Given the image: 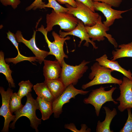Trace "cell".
Segmentation results:
<instances>
[{"instance_id":"1","label":"cell","mask_w":132,"mask_h":132,"mask_svg":"<svg viewBox=\"0 0 132 132\" xmlns=\"http://www.w3.org/2000/svg\"><path fill=\"white\" fill-rule=\"evenodd\" d=\"M91 72L88 78L91 80L83 85L81 87L83 89L93 86L107 84H121L122 80L113 77L111 73L113 71L104 66L100 65L98 62L94 63L90 67Z\"/></svg>"},{"instance_id":"2","label":"cell","mask_w":132,"mask_h":132,"mask_svg":"<svg viewBox=\"0 0 132 132\" xmlns=\"http://www.w3.org/2000/svg\"><path fill=\"white\" fill-rule=\"evenodd\" d=\"M46 20L45 29L48 32L52 30L56 25H59L61 29L67 32H70L76 27L78 21V19L67 12L56 13L53 9L50 14H46Z\"/></svg>"},{"instance_id":"3","label":"cell","mask_w":132,"mask_h":132,"mask_svg":"<svg viewBox=\"0 0 132 132\" xmlns=\"http://www.w3.org/2000/svg\"><path fill=\"white\" fill-rule=\"evenodd\" d=\"M27 100L24 105L20 110L14 112L15 119L10 125L12 129L15 128V125L17 120L22 116L27 117L30 121V126L35 130L36 132H38V128L41 123V119H39L36 114V111L39 109L38 103L36 99L32 97L30 92L26 96Z\"/></svg>"},{"instance_id":"4","label":"cell","mask_w":132,"mask_h":132,"mask_svg":"<svg viewBox=\"0 0 132 132\" xmlns=\"http://www.w3.org/2000/svg\"><path fill=\"white\" fill-rule=\"evenodd\" d=\"M90 62L84 60L79 65L74 66L67 64L65 61L63 62L59 78L66 87L70 84L74 86L77 84L88 69L87 65Z\"/></svg>"},{"instance_id":"5","label":"cell","mask_w":132,"mask_h":132,"mask_svg":"<svg viewBox=\"0 0 132 132\" xmlns=\"http://www.w3.org/2000/svg\"><path fill=\"white\" fill-rule=\"evenodd\" d=\"M36 31L40 32L44 35L50 50L49 55H52L55 56L56 59L59 61L62 66V64L64 61V58H68V56L65 54L64 51L63 46L64 43L66 40L70 39V37L68 36L65 38H61L59 35L55 31H53L52 33V35L54 41L51 42L48 38L47 33L48 32L43 25H42L40 27L38 28Z\"/></svg>"},{"instance_id":"6","label":"cell","mask_w":132,"mask_h":132,"mask_svg":"<svg viewBox=\"0 0 132 132\" xmlns=\"http://www.w3.org/2000/svg\"><path fill=\"white\" fill-rule=\"evenodd\" d=\"M116 87H112L108 91L105 90V88L101 86L99 88L93 90L88 96L84 98L83 102L85 104H90L95 108L96 115L98 116L102 105L107 102L112 101L115 104H118L113 99L112 95Z\"/></svg>"},{"instance_id":"7","label":"cell","mask_w":132,"mask_h":132,"mask_svg":"<svg viewBox=\"0 0 132 132\" xmlns=\"http://www.w3.org/2000/svg\"><path fill=\"white\" fill-rule=\"evenodd\" d=\"M75 1L76 7L68 4H65L68 9L67 12L82 21L85 26H91L95 25L99 16V14L93 12L83 3L77 0Z\"/></svg>"},{"instance_id":"8","label":"cell","mask_w":132,"mask_h":132,"mask_svg":"<svg viewBox=\"0 0 132 132\" xmlns=\"http://www.w3.org/2000/svg\"><path fill=\"white\" fill-rule=\"evenodd\" d=\"M89 91H85L75 88L70 84L66 88L62 94L52 102L53 113L55 118L59 117L63 111L62 108L65 104L69 102L71 99L74 98L77 95H85Z\"/></svg>"},{"instance_id":"9","label":"cell","mask_w":132,"mask_h":132,"mask_svg":"<svg viewBox=\"0 0 132 132\" xmlns=\"http://www.w3.org/2000/svg\"><path fill=\"white\" fill-rule=\"evenodd\" d=\"M87 31L89 38H91L93 41H97L98 42L104 40L106 37L108 41L117 48L118 44L115 40L112 37L111 35L107 34L109 27L106 26L102 22V17L99 15L96 24L92 26H85Z\"/></svg>"},{"instance_id":"10","label":"cell","mask_w":132,"mask_h":132,"mask_svg":"<svg viewBox=\"0 0 132 132\" xmlns=\"http://www.w3.org/2000/svg\"><path fill=\"white\" fill-rule=\"evenodd\" d=\"M0 93L2 98V106L0 108V115L4 118V121L2 132H8L10 124L11 121L15 119V115H13L11 112L9 102L11 97L13 93V90L10 88L5 91L3 87H0Z\"/></svg>"},{"instance_id":"11","label":"cell","mask_w":132,"mask_h":132,"mask_svg":"<svg viewBox=\"0 0 132 132\" xmlns=\"http://www.w3.org/2000/svg\"><path fill=\"white\" fill-rule=\"evenodd\" d=\"M119 85L120 95L116 100L120 103L118 110L123 112L128 108H132V80L124 77L121 84Z\"/></svg>"},{"instance_id":"12","label":"cell","mask_w":132,"mask_h":132,"mask_svg":"<svg viewBox=\"0 0 132 132\" xmlns=\"http://www.w3.org/2000/svg\"><path fill=\"white\" fill-rule=\"evenodd\" d=\"M95 10L101 12L106 17V20L103 23L106 27H109L113 23L116 19L122 18L121 14L132 9L125 11L117 10L112 9V6L106 3L93 1Z\"/></svg>"},{"instance_id":"13","label":"cell","mask_w":132,"mask_h":132,"mask_svg":"<svg viewBox=\"0 0 132 132\" xmlns=\"http://www.w3.org/2000/svg\"><path fill=\"white\" fill-rule=\"evenodd\" d=\"M36 31L33 30L32 37L29 40L25 39L20 30L17 31L15 35L17 42L23 43L28 47L34 55L38 63L41 64L45 58L49 55V52L41 50L37 47L35 42Z\"/></svg>"},{"instance_id":"14","label":"cell","mask_w":132,"mask_h":132,"mask_svg":"<svg viewBox=\"0 0 132 132\" xmlns=\"http://www.w3.org/2000/svg\"><path fill=\"white\" fill-rule=\"evenodd\" d=\"M59 33L60 37L61 38H65L68 35H73L79 38L81 40L79 42V44L78 45V47L80 46L82 42L85 40L86 42L83 45L84 46L88 47L89 43H90L92 45L93 49H97L98 48V47L96 46L95 43L90 39L83 23L79 19L77 25L72 31L69 32H62L60 30Z\"/></svg>"},{"instance_id":"15","label":"cell","mask_w":132,"mask_h":132,"mask_svg":"<svg viewBox=\"0 0 132 132\" xmlns=\"http://www.w3.org/2000/svg\"><path fill=\"white\" fill-rule=\"evenodd\" d=\"M43 62V75L45 80L59 78L61 71L62 66L59 61L56 60L53 61L45 59Z\"/></svg>"},{"instance_id":"16","label":"cell","mask_w":132,"mask_h":132,"mask_svg":"<svg viewBox=\"0 0 132 132\" xmlns=\"http://www.w3.org/2000/svg\"><path fill=\"white\" fill-rule=\"evenodd\" d=\"M95 60L100 65L104 66L113 71L120 72L125 76L132 80V73L130 70H127L122 67L117 61H112L109 60L106 54H105L100 57L96 59Z\"/></svg>"},{"instance_id":"17","label":"cell","mask_w":132,"mask_h":132,"mask_svg":"<svg viewBox=\"0 0 132 132\" xmlns=\"http://www.w3.org/2000/svg\"><path fill=\"white\" fill-rule=\"evenodd\" d=\"M106 114L104 120L102 122L99 121L97 122L96 129V132H112L113 131L110 130V125L113 118L117 114L116 109L114 108L111 110L108 107L104 106L103 107Z\"/></svg>"},{"instance_id":"18","label":"cell","mask_w":132,"mask_h":132,"mask_svg":"<svg viewBox=\"0 0 132 132\" xmlns=\"http://www.w3.org/2000/svg\"><path fill=\"white\" fill-rule=\"evenodd\" d=\"M44 82L47 85L55 99L60 96L66 88L60 78L45 80Z\"/></svg>"},{"instance_id":"19","label":"cell","mask_w":132,"mask_h":132,"mask_svg":"<svg viewBox=\"0 0 132 132\" xmlns=\"http://www.w3.org/2000/svg\"><path fill=\"white\" fill-rule=\"evenodd\" d=\"M119 49L112 52V55L111 61H115L119 58L124 57H132V42L127 44H123L118 45Z\"/></svg>"},{"instance_id":"20","label":"cell","mask_w":132,"mask_h":132,"mask_svg":"<svg viewBox=\"0 0 132 132\" xmlns=\"http://www.w3.org/2000/svg\"><path fill=\"white\" fill-rule=\"evenodd\" d=\"M4 54L2 51H0V73L3 74L5 76L8 81L10 87H15L11 75L12 71L10 69L9 65L6 63L4 58Z\"/></svg>"},{"instance_id":"21","label":"cell","mask_w":132,"mask_h":132,"mask_svg":"<svg viewBox=\"0 0 132 132\" xmlns=\"http://www.w3.org/2000/svg\"><path fill=\"white\" fill-rule=\"evenodd\" d=\"M33 89L38 97L53 102L55 98L46 84L44 82L36 84Z\"/></svg>"},{"instance_id":"22","label":"cell","mask_w":132,"mask_h":132,"mask_svg":"<svg viewBox=\"0 0 132 132\" xmlns=\"http://www.w3.org/2000/svg\"><path fill=\"white\" fill-rule=\"evenodd\" d=\"M39 104V110L42 114L41 119L47 120L53 113L52 102L37 97L36 99Z\"/></svg>"},{"instance_id":"23","label":"cell","mask_w":132,"mask_h":132,"mask_svg":"<svg viewBox=\"0 0 132 132\" xmlns=\"http://www.w3.org/2000/svg\"><path fill=\"white\" fill-rule=\"evenodd\" d=\"M21 99L17 93H13L12 94L9 102L10 110L12 114L20 110L23 106L21 103Z\"/></svg>"},{"instance_id":"24","label":"cell","mask_w":132,"mask_h":132,"mask_svg":"<svg viewBox=\"0 0 132 132\" xmlns=\"http://www.w3.org/2000/svg\"><path fill=\"white\" fill-rule=\"evenodd\" d=\"M18 85L20 87L17 93L21 99L32 91V88L33 86L29 80L22 81L19 83Z\"/></svg>"},{"instance_id":"25","label":"cell","mask_w":132,"mask_h":132,"mask_svg":"<svg viewBox=\"0 0 132 132\" xmlns=\"http://www.w3.org/2000/svg\"><path fill=\"white\" fill-rule=\"evenodd\" d=\"M7 38L12 43L17 49L18 52V55L15 57L16 59L19 61L23 60L25 58V56L21 55L19 51L18 48V44L17 41L15 34L11 32L9 30L7 33Z\"/></svg>"},{"instance_id":"26","label":"cell","mask_w":132,"mask_h":132,"mask_svg":"<svg viewBox=\"0 0 132 132\" xmlns=\"http://www.w3.org/2000/svg\"><path fill=\"white\" fill-rule=\"evenodd\" d=\"M48 0V2L45 5L44 8L46 7L52 8L56 13L68 11L67 8L64 7L60 5L56 0Z\"/></svg>"},{"instance_id":"27","label":"cell","mask_w":132,"mask_h":132,"mask_svg":"<svg viewBox=\"0 0 132 132\" xmlns=\"http://www.w3.org/2000/svg\"><path fill=\"white\" fill-rule=\"evenodd\" d=\"M131 109L127 108L128 117L126 122L120 132H132V114Z\"/></svg>"},{"instance_id":"28","label":"cell","mask_w":132,"mask_h":132,"mask_svg":"<svg viewBox=\"0 0 132 132\" xmlns=\"http://www.w3.org/2000/svg\"><path fill=\"white\" fill-rule=\"evenodd\" d=\"M45 4V2H43L42 0H35L30 5L26 8L25 11H28L32 9L35 10L38 8H44Z\"/></svg>"},{"instance_id":"29","label":"cell","mask_w":132,"mask_h":132,"mask_svg":"<svg viewBox=\"0 0 132 132\" xmlns=\"http://www.w3.org/2000/svg\"><path fill=\"white\" fill-rule=\"evenodd\" d=\"M0 1L3 5L11 6L14 9H15L21 2L20 0H0Z\"/></svg>"},{"instance_id":"30","label":"cell","mask_w":132,"mask_h":132,"mask_svg":"<svg viewBox=\"0 0 132 132\" xmlns=\"http://www.w3.org/2000/svg\"><path fill=\"white\" fill-rule=\"evenodd\" d=\"M93 1L101 2L114 7H119L124 0H92Z\"/></svg>"},{"instance_id":"31","label":"cell","mask_w":132,"mask_h":132,"mask_svg":"<svg viewBox=\"0 0 132 132\" xmlns=\"http://www.w3.org/2000/svg\"><path fill=\"white\" fill-rule=\"evenodd\" d=\"M59 3L61 4H68L74 7H76V1L75 0H56Z\"/></svg>"},{"instance_id":"32","label":"cell","mask_w":132,"mask_h":132,"mask_svg":"<svg viewBox=\"0 0 132 132\" xmlns=\"http://www.w3.org/2000/svg\"><path fill=\"white\" fill-rule=\"evenodd\" d=\"M84 4L89 8L93 12H95L93 1L92 0H75Z\"/></svg>"}]
</instances>
